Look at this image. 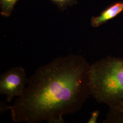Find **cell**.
Wrapping results in <instances>:
<instances>
[{
    "label": "cell",
    "instance_id": "2",
    "mask_svg": "<svg viewBox=\"0 0 123 123\" xmlns=\"http://www.w3.org/2000/svg\"><path fill=\"white\" fill-rule=\"evenodd\" d=\"M90 95L105 104L110 111L123 104V58L109 56L90 65L88 71Z\"/></svg>",
    "mask_w": 123,
    "mask_h": 123
},
{
    "label": "cell",
    "instance_id": "1",
    "mask_svg": "<svg viewBox=\"0 0 123 123\" xmlns=\"http://www.w3.org/2000/svg\"><path fill=\"white\" fill-rule=\"evenodd\" d=\"M90 65L82 56L57 57L40 67L22 95L10 108L15 122L64 123L63 116L80 110L90 95Z\"/></svg>",
    "mask_w": 123,
    "mask_h": 123
},
{
    "label": "cell",
    "instance_id": "8",
    "mask_svg": "<svg viewBox=\"0 0 123 123\" xmlns=\"http://www.w3.org/2000/svg\"><path fill=\"white\" fill-rule=\"evenodd\" d=\"M99 114V111L98 110H96L93 111L91 114V116L88 120V123H97L98 117Z\"/></svg>",
    "mask_w": 123,
    "mask_h": 123
},
{
    "label": "cell",
    "instance_id": "5",
    "mask_svg": "<svg viewBox=\"0 0 123 123\" xmlns=\"http://www.w3.org/2000/svg\"><path fill=\"white\" fill-rule=\"evenodd\" d=\"M103 123H123V104L117 110H109Z\"/></svg>",
    "mask_w": 123,
    "mask_h": 123
},
{
    "label": "cell",
    "instance_id": "3",
    "mask_svg": "<svg viewBox=\"0 0 123 123\" xmlns=\"http://www.w3.org/2000/svg\"><path fill=\"white\" fill-rule=\"evenodd\" d=\"M28 80L24 68L13 67L0 76V94L6 95L7 101L10 102L15 97L22 95Z\"/></svg>",
    "mask_w": 123,
    "mask_h": 123
},
{
    "label": "cell",
    "instance_id": "6",
    "mask_svg": "<svg viewBox=\"0 0 123 123\" xmlns=\"http://www.w3.org/2000/svg\"><path fill=\"white\" fill-rule=\"evenodd\" d=\"M18 1V0H0L1 15L6 17H9Z\"/></svg>",
    "mask_w": 123,
    "mask_h": 123
},
{
    "label": "cell",
    "instance_id": "7",
    "mask_svg": "<svg viewBox=\"0 0 123 123\" xmlns=\"http://www.w3.org/2000/svg\"><path fill=\"white\" fill-rule=\"evenodd\" d=\"M59 9L63 10L68 6L75 4L77 3L76 0H51Z\"/></svg>",
    "mask_w": 123,
    "mask_h": 123
},
{
    "label": "cell",
    "instance_id": "4",
    "mask_svg": "<svg viewBox=\"0 0 123 123\" xmlns=\"http://www.w3.org/2000/svg\"><path fill=\"white\" fill-rule=\"evenodd\" d=\"M123 11V1L115 2L104 10L100 15L93 17L91 24L93 27L97 28L114 19Z\"/></svg>",
    "mask_w": 123,
    "mask_h": 123
}]
</instances>
